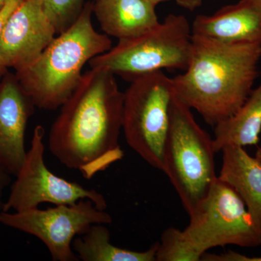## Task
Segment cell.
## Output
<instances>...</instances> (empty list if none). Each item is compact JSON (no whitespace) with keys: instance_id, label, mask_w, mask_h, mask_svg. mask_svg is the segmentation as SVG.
Masks as SVG:
<instances>
[{"instance_id":"obj_9","label":"cell","mask_w":261,"mask_h":261,"mask_svg":"<svg viewBox=\"0 0 261 261\" xmlns=\"http://www.w3.org/2000/svg\"><path fill=\"white\" fill-rule=\"evenodd\" d=\"M44 128L38 125L34 128L31 148L2 211L29 210L44 202L73 205L82 199H89L97 208L106 211L107 201L102 194L56 176L48 169L44 159Z\"/></svg>"},{"instance_id":"obj_21","label":"cell","mask_w":261,"mask_h":261,"mask_svg":"<svg viewBox=\"0 0 261 261\" xmlns=\"http://www.w3.org/2000/svg\"><path fill=\"white\" fill-rule=\"evenodd\" d=\"M10 173L8 172L6 169L0 165V212L3 211V203L2 201L3 192L5 189L8 186L10 182Z\"/></svg>"},{"instance_id":"obj_13","label":"cell","mask_w":261,"mask_h":261,"mask_svg":"<svg viewBox=\"0 0 261 261\" xmlns=\"http://www.w3.org/2000/svg\"><path fill=\"white\" fill-rule=\"evenodd\" d=\"M155 7L147 0H95L93 13L106 34L121 40L158 25Z\"/></svg>"},{"instance_id":"obj_2","label":"cell","mask_w":261,"mask_h":261,"mask_svg":"<svg viewBox=\"0 0 261 261\" xmlns=\"http://www.w3.org/2000/svg\"><path fill=\"white\" fill-rule=\"evenodd\" d=\"M261 44L225 42L192 34L185 73L172 78L173 90L211 126L242 107L258 75Z\"/></svg>"},{"instance_id":"obj_16","label":"cell","mask_w":261,"mask_h":261,"mask_svg":"<svg viewBox=\"0 0 261 261\" xmlns=\"http://www.w3.org/2000/svg\"><path fill=\"white\" fill-rule=\"evenodd\" d=\"M104 224H94L84 234L77 236L72 248L80 260L84 261H154L159 242L148 250L138 252L126 250L111 243V233Z\"/></svg>"},{"instance_id":"obj_5","label":"cell","mask_w":261,"mask_h":261,"mask_svg":"<svg viewBox=\"0 0 261 261\" xmlns=\"http://www.w3.org/2000/svg\"><path fill=\"white\" fill-rule=\"evenodd\" d=\"M214 139L196 121L192 109L173 93L163 146V172L189 216L208 196L217 180Z\"/></svg>"},{"instance_id":"obj_19","label":"cell","mask_w":261,"mask_h":261,"mask_svg":"<svg viewBox=\"0 0 261 261\" xmlns=\"http://www.w3.org/2000/svg\"><path fill=\"white\" fill-rule=\"evenodd\" d=\"M20 1L21 0H8L3 9L0 11V36H1L3 27H4L7 20L9 18L10 14L13 13L15 8L18 6ZM8 68L5 66L3 62H2L1 58H0V80L8 73Z\"/></svg>"},{"instance_id":"obj_23","label":"cell","mask_w":261,"mask_h":261,"mask_svg":"<svg viewBox=\"0 0 261 261\" xmlns=\"http://www.w3.org/2000/svg\"><path fill=\"white\" fill-rule=\"evenodd\" d=\"M8 0H0V11L3 9Z\"/></svg>"},{"instance_id":"obj_22","label":"cell","mask_w":261,"mask_h":261,"mask_svg":"<svg viewBox=\"0 0 261 261\" xmlns=\"http://www.w3.org/2000/svg\"><path fill=\"white\" fill-rule=\"evenodd\" d=\"M255 158L261 163V147L257 148L256 153H255Z\"/></svg>"},{"instance_id":"obj_1","label":"cell","mask_w":261,"mask_h":261,"mask_svg":"<svg viewBox=\"0 0 261 261\" xmlns=\"http://www.w3.org/2000/svg\"><path fill=\"white\" fill-rule=\"evenodd\" d=\"M116 75L91 68L61 106L49 135L51 154L86 179L123 158L119 145L124 93Z\"/></svg>"},{"instance_id":"obj_12","label":"cell","mask_w":261,"mask_h":261,"mask_svg":"<svg viewBox=\"0 0 261 261\" xmlns=\"http://www.w3.org/2000/svg\"><path fill=\"white\" fill-rule=\"evenodd\" d=\"M192 34L231 43L261 44V0H240L213 15H200L192 23Z\"/></svg>"},{"instance_id":"obj_17","label":"cell","mask_w":261,"mask_h":261,"mask_svg":"<svg viewBox=\"0 0 261 261\" xmlns=\"http://www.w3.org/2000/svg\"><path fill=\"white\" fill-rule=\"evenodd\" d=\"M44 11L56 28L57 34L67 30L80 15L84 0H41Z\"/></svg>"},{"instance_id":"obj_10","label":"cell","mask_w":261,"mask_h":261,"mask_svg":"<svg viewBox=\"0 0 261 261\" xmlns=\"http://www.w3.org/2000/svg\"><path fill=\"white\" fill-rule=\"evenodd\" d=\"M56 35L41 0H21L0 36L2 62L8 69H21L35 61Z\"/></svg>"},{"instance_id":"obj_14","label":"cell","mask_w":261,"mask_h":261,"mask_svg":"<svg viewBox=\"0 0 261 261\" xmlns=\"http://www.w3.org/2000/svg\"><path fill=\"white\" fill-rule=\"evenodd\" d=\"M221 151L222 167L218 178L241 197L252 221L261 229V163L241 146L227 145Z\"/></svg>"},{"instance_id":"obj_8","label":"cell","mask_w":261,"mask_h":261,"mask_svg":"<svg viewBox=\"0 0 261 261\" xmlns=\"http://www.w3.org/2000/svg\"><path fill=\"white\" fill-rule=\"evenodd\" d=\"M111 222V215L97 208L89 199L45 210L36 207L18 212H0L1 224L40 240L55 261L80 260L72 248L75 238L87 232L92 225Z\"/></svg>"},{"instance_id":"obj_11","label":"cell","mask_w":261,"mask_h":261,"mask_svg":"<svg viewBox=\"0 0 261 261\" xmlns=\"http://www.w3.org/2000/svg\"><path fill=\"white\" fill-rule=\"evenodd\" d=\"M34 108L16 75L7 73L0 80V165L11 175L25 161V128Z\"/></svg>"},{"instance_id":"obj_6","label":"cell","mask_w":261,"mask_h":261,"mask_svg":"<svg viewBox=\"0 0 261 261\" xmlns=\"http://www.w3.org/2000/svg\"><path fill=\"white\" fill-rule=\"evenodd\" d=\"M192 45V27L186 17L170 14L150 30L118 40L89 63L91 68H102L132 80L163 69L186 70Z\"/></svg>"},{"instance_id":"obj_4","label":"cell","mask_w":261,"mask_h":261,"mask_svg":"<svg viewBox=\"0 0 261 261\" xmlns=\"http://www.w3.org/2000/svg\"><path fill=\"white\" fill-rule=\"evenodd\" d=\"M190 218L185 229L168 228L163 231L156 260L199 261L214 247L261 245V229L252 221L245 202L219 178Z\"/></svg>"},{"instance_id":"obj_18","label":"cell","mask_w":261,"mask_h":261,"mask_svg":"<svg viewBox=\"0 0 261 261\" xmlns=\"http://www.w3.org/2000/svg\"><path fill=\"white\" fill-rule=\"evenodd\" d=\"M204 261H261L260 257H248L239 252L228 250L224 253L211 254L205 252L201 258Z\"/></svg>"},{"instance_id":"obj_15","label":"cell","mask_w":261,"mask_h":261,"mask_svg":"<svg viewBox=\"0 0 261 261\" xmlns=\"http://www.w3.org/2000/svg\"><path fill=\"white\" fill-rule=\"evenodd\" d=\"M261 132V82L232 116L215 126L216 152L227 145H257Z\"/></svg>"},{"instance_id":"obj_3","label":"cell","mask_w":261,"mask_h":261,"mask_svg":"<svg viewBox=\"0 0 261 261\" xmlns=\"http://www.w3.org/2000/svg\"><path fill=\"white\" fill-rule=\"evenodd\" d=\"M93 3L84 4L74 23L41 53L37 59L16 70V78L35 107L54 111L63 106L80 84L86 63L112 47L107 34L92 23Z\"/></svg>"},{"instance_id":"obj_7","label":"cell","mask_w":261,"mask_h":261,"mask_svg":"<svg viewBox=\"0 0 261 261\" xmlns=\"http://www.w3.org/2000/svg\"><path fill=\"white\" fill-rule=\"evenodd\" d=\"M123 98L122 129L130 149L151 166L163 171V146L174 90L163 70L132 80Z\"/></svg>"},{"instance_id":"obj_20","label":"cell","mask_w":261,"mask_h":261,"mask_svg":"<svg viewBox=\"0 0 261 261\" xmlns=\"http://www.w3.org/2000/svg\"><path fill=\"white\" fill-rule=\"evenodd\" d=\"M147 1L157 6V5L163 2L171 1V0H147ZM172 1L176 2L179 6L191 11L200 8L202 3V0H172Z\"/></svg>"}]
</instances>
